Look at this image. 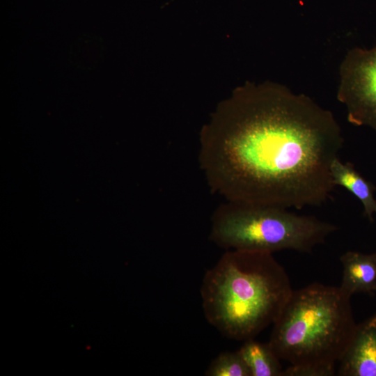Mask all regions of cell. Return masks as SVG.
Wrapping results in <instances>:
<instances>
[{
  "label": "cell",
  "mask_w": 376,
  "mask_h": 376,
  "mask_svg": "<svg viewBox=\"0 0 376 376\" xmlns=\"http://www.w3.org/2000/svg\"><path fill=\"white\" fill-rule=\"evenodd\" d=\"M344 143L334 114L276 84L249 85L203 127L198 162L225 201L289 209L322 205Z\"/></svg>",
  "instance_id": "1"
},
{
  "label": "cell",
  "mask_w": 376,
  "mask_h": 376,
  "mask_svg": "<svg viewBox=\"0 0 376 376\" xmlns=\"http://www.w3.org/2000/svg\"><path fill=\"white\" fill-rule=\"evenodd\" d=\"M292 291L272 253L226 250L205 272L201 296L207 322L225 337L245 341L274 324Z\"/></svg>",
  "instance_id": "2"
},
{
  "label": "cell",
  "mask_w": 376,
  "mask_h": 376,
  "mask_svg": "<svg viewBox=\"0 0 376 376\" xmlns=\"http://www.w3.org/2000/svg\"><path fill=\"white\" fill-rule=\"evenodd\" d=\"M350 297L340 287L319 283L293 290L268 342L290 364L283 376L334 375L357 327Z\"/></svg>",
  "instance_id": "3"
},
{
  "label": "cell",
  "mask_w": 376,
  "mask_h": 376,
  "mask_svg": "<svg viewBox=\"0 0 376 376\" xmlns=\"http://www.w3.org/2000/svg\"><path fill=\"white\" fill-rule=\"evenodd\" d=\"M288 209L226 201L211 217L210 240L226 250L311 253L338 227Z\"/></svg>",
  "instance_id": "4"
},
{
  "label": "cell",
  "mask_w": 376,
  "mask_h": 376,
  "mask_svg": "<svg viewBox=\"0 0 376 376\" xmlns=\"http://www.w3.org/2000/svg\"><path fill=\"white\" fill-rule=\"evenodd\" d=\"M337 97L350 123L376 131V45L356 47L346 54L340 67Z\"/></svg>",
  "instance_id": "5"
},
{
  "label": "cell",
  "mask_w": 376,
  "mask_h": 376,
  "mask_svg": "<svg viewBox=\"0 0 376 376\" xmlns=\"http://www.w3.org/2000/svg\"><path fill=\"white\" fill-rule=\"evenodd\" d=\"M341 376H376V313L357 324L339 361Z\"/></svg>",
  "instance_id": "6"
},
{
  "label": "cell",
  "mask_w": 376,
  "mask_h": 376,
  "mask_svg": "<svg viewBox=\"0 0 376 376\" xmlns=\"http://www.w3.org/2000/svg\"><path fill=\"white\" fill-rule=\"evenodd\" d=\"M343 278L340 289L350 296L376 290V253L347 251L340 257Z\"/></svg>",
  "instance_id": "7"
},
{
  "label": "cell",
  "mask_w": 376,
  "mask_h": 376,
  "mask_svg": "<svg viewBox=\"0 0 376 376\" xmlns=\"http://www.w3.org/2000/svg\"><path fill=\"white\" fill-rule=\"evenodd\" d=\"M331 172L336 186L343 187L357 197L363 206L365 214L373 221L376 214V198L373 184L365 179L352 163H343L338 158L332 163Z\"/></svg>",
  "instance_id": "8"
},
{
  "label": "cell",
  "mask_w": 376,
  "mask_h": 376,
  "mask_svg": "<svg viewBox=\"0 0 376 376\" xmlns=\"http://www.w3.org/2000/svg\"><path fill=\"white\" fill-rule=\"evenodd\" d=\"M237 351L247 365L251 376H283L280 359L268 343L249 339Z\"/></svg>",
  "instance_id": "9"
},
{
  "label": "cell",
  "mask_w": 376,
  "mask_h": 376,
  "mask_svg": "<svg viewBox=\"0 0 376 376\" xmlns=\"http://www.w3.org/2000/svg\"><path fill=\"white\" fill-rule=\"evenodd\" d=\"M207 376H251L239 352H224L215 357L205 373Z\"/></svg>",
  "instance_id": "10"
}]
</instances>
